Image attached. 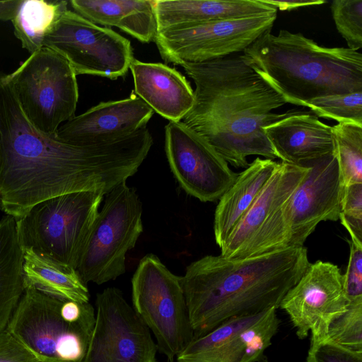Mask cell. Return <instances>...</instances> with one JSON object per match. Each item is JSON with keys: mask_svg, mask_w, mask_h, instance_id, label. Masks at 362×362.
<instances>
[{"mask_svg": "<svg viewBox=\"0 0 362 362\" xmlns=\"http://www.w3.org/2000/svg\"><path fill=\"white\" fill-rule=\"evenodd\" d=\"M153 145L147 127L108 142L76 145L37 129L0 74V209L16 220L59 195H104L134 175Z\"/></svg>", "mask_w": 362, "mask_h": 362, "instance_id": "obj_1", "label": "cell"}, {"mask_svg": "<svg viewBox=\"0 0 362 362\" xmlns=\"http://www.w3.org/2000/svg\"><path fill=\"white\" fill-rule=\"evenodd\" d=\"M195 84L194 103L182 122L235 168L247 157L278 156L262 127L280 119L274 110L286 104L246 62L243 54L182 64Z\"/></svg>", "mask_w": 362, "mask_h": 362, "instance_id": "obj_2", "label": "cell"}, {"mask_svg": "<svg viewBox=\"0 0 362 362\" xmlns=\"http://www.w3.org/2000/svg\"><path fill=\"white\" fill-rule=\"evenodd\" d=\"M310 262L304 246L246 258L206 255L181 276L194 337L226 320L278 308Z\"/></svg>", "mask_w": 362, "mask_h": 362, "instance_id": "obj_3", "label": "cell"}, {"mask_svg": "<svg viewBox=\"0 0 362 362\" xmlns=\"http://www.w3.org/2000/svg\"><path fill=\"white\" fill-rule=\"evenodd\" d=\"M243 55L286 103L306 106L316 98L362 91L361 52L324 47L300 33L267 31Z\"/></svg>", "mask_w": 362, "mask_h": 362, "instance_id": "obj_4", "label": "cell"}, {"mask_svg": "<svg viewBox=\"0 0 362 362\" xmlns=\"http://www.w3.org/2000/svg\"><path fill=\"white\" fill-rule=\"evenodd\" d=\"M95 317L90 302L60 300L25 286L6 329L41 362H83Z\"/></svg>", "mask_w": 362, "mask_h": 362, "instance_id": "obj_5", "label": "cell"}, {"mask_svg": "<svg viewBox=\"0 0 362 362\" xmlns=\"http://www.w3.org/2000/svg\"><path fill=\"white\" fill-rule=\"evenodd\" d=\"M105 195L67 193L42 201L16 220L23 250L76 270Z\"/></svg>", "mask_w": 362, "mask_h": 362, "instance_id": "obj_6", "label": "cell"}, {"mask_svg": "<svg viewBox=\"0 0 362 362\" xmlns=\"http://www.w3.org/2000/svg\"><path fill=\"white\" fill-rule=\"evenodd\" d=\"M8 77L24 114L42 132L56 135L62 123L75 116L76 74L69 62L53 49L41 47Z\"/></svg>", "mask_w": 362, "mask_h": 362, "instance_id": "obj_7", "label": "cell"}, {"mask_svg": "<svg viewBox=\"0 0 362 362\" xmlns=\"http://www.w3.org/2000/svg\"><path fill=\"white\" fill-rule=\"evenodd\" d=\"M132 307L169 361L194 337L181 276L151 253L140 260L132 279Z\"/></svg>", "mask_w": 362, "mask_h": 362, "instance_id": "obj_8", "label": "cell"}, {"mask_svg": "<svg viewBox=\"0 0 362 362\" xmlns=\"http://www.w3.org/2000/svg\"><path fill=\"white\" fill-rule=\"evenodd\" d=\"M308 167L278 162L277 167L221 249L227 258H246L289 247L288 200Z\"/></svg>", "mask_w": 362, "mask_h": 362, "instance_id": "obj_9", "label": "cell"}, {"mask_svg": "<svg viewBox=\"0 0 362 362\" xmlns=\"http://www.w3.org/2000/svg\"><path fill=\"white\" fill-rule=\"evenodd\" d=\"M76 271L82 281L100 285L126 270V255L143 232L142 204L126 182L105 194Z\"/></svg>", "mask_w": 362, "mask_h": 362, "instance_id": "obj_10", "label": "cell"}, {"mask_svg": "<svg viewBox=\"0 0 362 362\" xmlns=\"http://www.w3.org/2000/svg\"><path fill=\"white\" fill-rule=\"evenodd\" d=\"M43 47L63 56L76 76L86 74L115 80L127 74L134 59L129 40L69 9L47 33Z\"/></svg>", "mask_w": 362, "mask_h": 362, "instance_id": "obj_11", "label": "cell"}, {"mask_svg": "<svg viewBox=\"0 0 362 362\" xmlns=\"http://www.w3.org/2000/svg\"><path fill=\"white\" fill-rule=\"evenodd\" d=\"M276 17L275 12L163 30L154 42L167 63L182 66L211 61L244 51L272 30Z\"/></svg>", "mask_w": 362, "mask_h": 362, "instance_id": "obj_12", "label": "cell"}, {"mask_svg": "<svg viewBox=\"0 0 362 362\" xmlns=\"http://www.w3.org/2000/svg\"><path fill=\"white\" fill-rule=\"evenodd\" d=\"M93 330L83 362H157L149 329L117 288L96 296Z\"/></svg>", "mask_w": 362, "mask_h": 362, "instance_id": "obj_13", "label": "cell"}, {"mask_svg": "<svg viewBox=\"0 0 362 362\" xmlns=\"http://www.w3.org/2000/svg\"><path fill=\"white\" fill-rule=\"evenodd\" d=\"M165 151L182 189L203 202L219 199L238 173L199 134L182 121L165 127Z\"/></svg>", "mask_w": 362, "mask_h": 362, "instance_id": "obj_14", "label": "cell"}, {"mask_svg": "<svg viewBox=\"0 0 362 362\" xmlns=\"http://www.w3.org/2000/svg\"><path fill=\"white\" fill-rule=\"evenodd\" d=\"M343 274L329 262L310 263L298 281L286 293L279 308L288 314L300 339L311 332V341L324 340L329 328L347 309Z\"/></svg>", "mask_w": 362, "mask_h": 362, "instance_id": "obj_15", "label": "cell"}, {"mask_svg": "<svg viewBox=\"0 0 362 362\" xmlns=\"http://www.w3.org/2000/svg\"><path fill=\"white\" fill-rule=\"evenodd\" d=\"M305 166L308 171L288 201L289 247L304 246L321 221H336L341 211L344 186L335 153Z\"/></svg>", "mask_w": 362, "mask_h": 362, "instance_id": "obj_16", "label": "cell"}, {"mask_svg": "<svg viewBox=\"0 0 362 362\" xmlns=\"http://www.w3.org/2000/svg\"><path fill=\"white\" fill-rule=\"evenodd\" d=\"M154 111L134 93L129 98L101 102L63 123L56 136L76 145L108 142L146 127Z\"/></svg>", "mask_w": 362, "mask_h": 362, "instance_id": "obj_17", "label": "cell"}, {"mask_svg": "<svg viewBox=\"0 0 362 362\" xmlns=\"http://www.w3.org/2000/svg\"><path fill=\"white\" fill-rule=\"evenodd\" d=\"M262 129L282 162L304 166L334 153L332 127L311 112L289 110Z\"/></svg>", "mask_w": 362, "mask_h": 362, "instance_id": "obj_18", "label": "cell"}, {"mask_svg": "<svg viewBox=\"0 0 362 362\" xmlns=\"http://www.w3.org/2000/svg\"><path fill=\"white\" fill-rule=\"evenodd\" d=\"M129 69L135 94L169 122L182 121L192 109L194 90L185 76L175 69L134 59Z\"/></svg>", "mask_w": 362, "mask_h": 362, "instance_id": "obj_19", "label": "cell"}, {"mask_svg": "<svg viewBox=\"0 0 362 362\" xmlns=\"http://www.w3.org/2000/svg\"><path fill=\"white\" fill-rule=\"evenodd\" d=\"M158 32L277 12L262 0H154Z\"/></svg>", "mask_w": 362, "mask_h": 362, "instance_id": "obj_20", "label": "cell"}, {"mask_svg": "<svg viewBox=\"0 0 362 362\" xmlns=\"http://www.w3.org/2000/svg\"><path fill=\"white\" fill-rule=\"evenodd\" d=\"M69 4L88 21L117 27L141 42L154 41L157 35L154 0H71Z\"/></svg>", "mask_w": 362, "mask_h": 362, "instance_id": "obj_21", "label": "cell"}, {"mask_svg": "<svg viewBox=\"0 0 362 362\" xmlns=\"http://www.w3.org/2000/svg\"><path fill=\"white\" fill-rule=\"evenodd\" d=\"M278 162L256 158L219 199L215 210L214 233L221 248L233 229L269 180Z\"/></svg>", "mask_w": 362, "mask_h": 362, "instance_id": "obj_22", "label": "cell"}, {"mask_svg": "<svg viewBox=\"0 0 362 362\" xmlns=\"http://www.w3.org/2000/svg\"><path fill=\"white\" fill-rule=\"evenodd\" d=\"M267 310L230 318L209 332L194 337L176 356V361L240 362L245 351L240 336L242 332L262 318Z\"/></svg>", "mask_w": 362, "mask_h": 362, "instance_id": "obj_23", "label": "cell"}, {"mask_svg": "<svg viewBox=\"0 0 362 362\" xmlns=\"http://www.w3.org/2000/svg\"><path fill=\"white\" fill-rule=\"evenodd\" d=\"M23 272L24 287L31 286L60 300L89 302L88 289L76 269L45 258L31 249L23 250Z\"/></svg>", "mask_w": 362, "mask_h": 362, "instance_id": "obj_24", "label": "cell"}, {"mask_svg": "<svg viewBox=\"0 0 362 362\" xmlns=\"http://www.w3.org/2000/svg\"><path fill=\"white\" fill-rule=\"evenodd\" d=\"M23 264L16 219L6 215L0 220V332L6 329L24 292Z\"/></svg>", "mask_w": 362, "mask_h": 362, "instance_id": "obj_25", "label": "cell"}, {"mask_svg": "<svg viewBox=\"0 0 362 362\" xmlns=\"http://www.w3.org/2000/svg\"><path fill=\"white\" fill-rule=\"evenodd\" d=\"M67 4L66 1L22 0L11 22L16 37L30 54L43 47L46 35Z\"/></svg>", "mask_w": 362, "mask_h": 362, "instance_id": "obj_26", "label": "cell"}, {"mask_svg": "<svg viewBox=\"0 0 362 362\" xmlns=\"http://www.w3.org/2000/svg\"><path fill=\"white\" fill-rule=\"evenodd\" d=\"M332 129L344 186L362 183V126L339 122Z\"/></svg>", "mask_w": 362, "mask_h": 362, "instance_id": "obj_27", "label": "cell"}, {"mask_svg": "<svg viewBox=\"0 0 362 362\" xmlns=\"http://www.w3.org/2000/svg\"><path fill=\"white\" fill-rule=\"evenodd\" d=\"M305 107L317 117L362 126V91L316 98Z\"/></svg>", "mask_w": 362, "mask_h": 362, "instance_id": "obj_28", "label": "cell"}, {"mask_svg": "<svg viewBox=\"0 0 362 362\" xmlns=\"http://www.w3.org/2000/svg\"><path fill=\"white\" fill-rule=\"evenodd\" d=\"M276 309L269 308L262 318L242 332L245 351L240 362H267L264 351L272 344L280 325Z\"/></svg>", "mask_w": 362, "mask_h": 362, "instance_id": "obj_29", "label": "cell"}, {"mask_svg": "<svg viewBox=\"0 0 362 362\" xmlns=\"http://www.w3.org/2000/svg\"><path fill=\"white\" fill-rule=\"evenodd\" d=\"M331 12L339 34L348 48L358 51L362 47V0H334Z\"/></svg>", "mask_w": 362, "mask_h": 362, "instance_id": "obj_30", "label": "cell"}, {"mask_svg": "<svg viewBox=\"0 0 362 362\" xmlns=\"http://www.w3.org/2000/svg\"><path fill=\"white\" fill-rule=\"evenodd\" d=\"M325 339L362 351V301L349 302L346 310L331 324Z\"/></svg>", "mask_w": 362, "mask_h": 362, "instance_id": "obj_31", "label": "cell"}, {"mask_svg": "<svg viewBox=\"0 0 362 362\" xmlns=\"http://www.w3.org/2000/svg\"><path fill=\"white\" fill-rule=\"evenodd\" d=\"M339 220L349 233L351 242L362 245V183L344 187Z\"/></svg>", "mask_w": 362, "mask_h": 362, "instance_id": "obj_32", "label": "cell"}, {"mask_svg": "<svg viewBox=\"0 0 362 362\" xmlns=\"http://www.w3.org/2000/svg\"><path fill=\"white\" fill-rule=\"evenodd\" d=\"M306 362H362V351L347 349L327 339L310 340Z\"/></svg>", "mask_w": 362, "mask_h": 362, "instance_id": "obj_33", "label": "cell"}, {"mask_svg": "<svg viewBox=\"0 0 362 362\" xmlns=\"http://www.w3.org/2000/svg\"><path fill=\"white\" fill-rule=\"evenodd\" d=\"M344 289L349 302L362 301V245L350 242L346 272L343 274Z\"/></svg>", "mask_w": 362, "mask_h": 362, "instance_id": "obj_34", "label": "cell"}, {"mask_svg": "<svg viewBox=\"0 0 362 362\" xmlns=\"http://www.w3.org/2000/svg\"><path fill=\"white\" fill-rule=\"evenodd\" d=\"M0 362H41L6 329L0 332Z\"/></svg>", "mask_w": 362, "mask_h": 362, "instance_id": "obj_35", "label": "cell"}, {"mask_svg": "<svg viewBox=\"0 0 362 362\" xmlns=\"http://www.w3.org/2000/svg\"><path fill=\"white\" fill-rule=\"evenodd\" d=\"M264 3L281 11H291L300 7L317 6L325 4L324 0L274 1L262 0Z\"/></svg>", "mask_w": 362, "mask_h": 362, "instance_id": "obj_36", "label": "cell"}, {"mask_svg": "<svg viewBox=\"0 0 362 362\" xmlns=\"http://www.w3.org/2000/svg\"><path fill=\"white\" fill-rule=\"evenodd\" d=\"M22 0L0 1V20L11 21Z\"/></svg>", "mask_w": 362, "mask_h": 362, "instance_id": "obj_37", "label": "cell"}, {"mask_svg": "<svg viewBox=\"0 0 362 362\" xmlns=\"http://www.w3.org/2000/svg\"><path fill=\"white\" fill-rule=\"evenodd\" d=\"M169 362H177V361H174V360H173V361H169Z\"/></svg>", "mask_w": 362, "mask_h": 362, "instance_id": "obj_38", "label": "cell"}]
</instances>
